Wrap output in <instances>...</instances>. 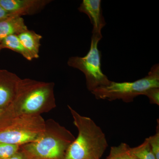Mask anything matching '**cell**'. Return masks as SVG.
<instances>
[{"mask_svg":"<svg viewBox=\"0 0 159 159\" xmlns=\"http://www.w3.org/2000/svg\"><path fill=\"white\" fill-rule=\"evenodd\" d=\"M75 139L70 131L51 119L46 122L42 135L34 142L21 146L20 150L27 159H64Z\"/></svg>","mask_w":159,"mask_h":159,"instance_id":"3957f363","label":"cell"},{"mask_svg":"<svg viewBox=\"0 0 159 159\" xmlns=\"http://www.w3.org/2000/svg\"><path fill=\"white\" fill-rule=\"evenodd\" d=\"M0 45L2 49H10L20 54L29 61L33 59L31 54L25 48L17 35L7 36L1 42Z\"/></svg>","mask_w":159,"mask_h":159,"instance_id":"7c38bea8","label":"cell"},{"mask_svg":"<svg viewBox=\"0 0 159 159\" xmlns=\"http://www.w3.org/2000/svg\"><path fill=\"white\" fill-rule=\"evenodd\" d=\"M130 148L125 143L112 146L111 148L109 155L106 159H137L131 152Z\"/></svg>","mask_w":159,"mask_h":159,"instance_id":"4fadbf2b","label":"cell"},{"mask_svg":"<svg viewBox=\"0 0 159 159\" xmlns=\"http://www.w3.org/2000/svg\"><path fill=\"white\" fill-rule=\"evenodd\" d=\"M45 128L46 122L40 116H16L0 131V142L21 146L37 140Z\"/></svg>","mask_w":159,"mask_h":159,"instance_id":"8992f818","label":"cell"},{"mask_svg":"<svg viewBox=\"0 0 159 159\" xmlns=\"http://www.w3.org/2000/svg\"><path fill=\"white\" fill-rule=\"evenodd\" d=\"M151 150L157 159H159V121L157 125L156 133L153 135L147 138Z\"/></svg>","mask_w":159,"mask_h":159,"instance_id":"e0dca14e","label":"cell"},{"mask_svg":"<svg viewBox=\"0 0 159 159\" xmlns=\"http://www.w3.org/2000/svg\"><path fill=\"white\" fill-rule=\"evenodd\" d=\"M130 150L137 159H157L151 150L147 139L139 146L130 148Z\"/></svg>","mask_w":159,"mask_h":159,"instance_id":"5bb4252c","label":"cell"},{"mask_svg":"<svg viewBox=\"0 0 159 159\" xmlns=\"http://www.w3.org/2000/svg\"><path fill=\"white\" fill-rule=\"evenodd\" d=\"M12 16H16L14 15L10 14L9 12L6 11L4 8L0 5V21L6 19L7 18Z\"/></svg>","mask_w":159,"mask_h":159,"instance_id":"d6986e66","label":"cell"},{"mask_svg":"<svg viewBox=\"0 0 159 159\" xmlns=\"http://www.w3.org/2000/svg\"><path fill=\"white\" fill-rule=\"evenodd\" d=\"M20 79L12 72L0 69V108H8L11 106Z\"/></svg>","mask_w":159,"mask_h":159,"instance_id":"ba28073f","label":"cell"},{"mask_svg":"<svg viewBox=\"0 0 159 159\" xmlns=\"http://www.w3.org/2000/svg\"><path fill=\"white\" fill-rule=\"evenodd\" d=\"M20 146L0 142V159H7L19 151Z\"/></svg>","mask_w":159,"mask_h":159,"instance_id":"2e32d148","label":"cell"},{"mask_svg":"<svg viewBox=\"0 0 159 159\" xmlns=\"http://www.w3.org/2000/svg\"><path fill=\"white\" fill-rule=\"evenodd\" d=\"M20 151V150H19ZM7 159H27L25 156L21 152H18L17 153L15 154L12 156Z\"/></svg>","mask_w":159,"mask_h":159,"instance_id":"ffe728a7","label":"cell"},{"mask_svg":"<svg viewBox=\"0 0 159 159\" xmlns=\"http://www.w3.org/2000/svg\"><path fill=\"white\" fill-rule=\"evenodd\" d=\"M28 30L22 16H12L0 21V43L7 36L18 35Z\"/></svg>","mask_w":159,"mask_h":159,"instance_id":"30bf717a","label":"cell"},{"mask_svg":"<svg viewBox=\"0 0 159 159\" xmlns=\"http://www.w3.org/2000/svg\"><path fill=\"white\" fill-rule=\"evenodd\" d=\"M54 83L20 79L10 107L16 116H40L56 107Z\"/></svg>","mask_w":159,"mask_h":159,"instance_id":"7a4b0ae2","label":"cell"},{"mask_svg":"<svg viewBox=\"0 0 159 159\" xmlns=\"http://www.w3.org/2000/svg\"><path fill=\"white\" fill-rule=\"evenodd\" d=\"M78 10L88 16L93 26L92 34H102L101 31L106 23L102 15L101 1L83 0Z\"/></svg>","mask_w":159,"mask_h":159,"instance_id":"9c48e42d","label":"cell"},{"mask_svg":"<svg viewBox=\"0 0 159 159\" xmlns=\"http://www.w3.org/2000/svg\"><path fill=\"white\" fill-rule=\"evenodd\" d=\"M2 48H1V45H0V51H1V50H2Z\"/></svg>","mask_w":159,"mask_h":159,"instance_id":"44dd1931","label":"cell"},{"mask_svg":"<svg viewBox=\"0 0 159 159\" xmlns=\"http://www.w3.org/2000/svg\"><path fill=\"white\" fill-rule=\"evenodd\" d=\"M159 88V65L152 67L148 75L133 82L111 81L108 85L98 88L91 92L98 99L109 101L120 99L123 102H133L135 97L144 95L148 89Z\"/></svg>","mask_w":159,"mask_h":159,"instance_id":"277c9868","label":"cell"},{"mask_svg":"<svg viewBox=\"0 0 159 159\" xmlns=\"http://www.w3.org/2000/svg\"><path fill=\"white\" fill-rule=\"evenodd\" d=\"M50 2L46 0H0V5L10 14L22 16L36 13Z\"/></svg>","mask_w":159,"mask_h":159,"instance_id":"52a82bcc","label":"cell"},{"mask_svg":"<svg viewBox=\"0 0 159 159\" xmlns=\"http://www.w3.org/2000/svg\"><path fill=\"white\" fill-rule=\"evenodd\" d=\"M16 117L10 107L6 108H0V131L9 125Z\"/></svg>","mask_w":159,"mask_h":159,"instance_id":"9a60e30c","label":"cell"},{"mask_svg":"<svg viewBox=\"0 0 159 159\" xmlns=\"http://www.w3.org/2000/svg\"><path fill=\"white\" fill-rule=\"evenodd\" d=\"M143 95L148 97L151 104L159 105V88L148 89Z\"/></svg>","mask_w":159,"mask_h":159,"instance_id":"ac0fdd59","label":"cell"},{"mask_svg":"<svg viewBox=\"0 0 159 159\" xmlns=\"http://www.w3.org/2000/svg\"><path fill=\"white\" fill-rule=\"evenodd\" d=\"M68 107L78 133L64 159H100L108 146L105 134L90 118L81 116L70 106Z\"/></svg>","mask_w":159,"mask_h":159,"instance_id":"6da1fadb","label":"cell"},{"mask_svg":"<svg viewBox=\"0 0 159 159\" xmlns=\"http://www.w3.org/2000/svg\"><path fill=\"white\" fill-rule=\"evenodd\" d=\"M17 36L23 46L31 54L33 59L38 58L41 40L42 39V35L34 31L28 29Z\"/></svg>","mask_w":159,"mask_h":159,"instance_id":"8fae6325","label":"cell"},{"mask_svg":"<svg viewBox=\"0 0 159 159\" xmlns=\"http://www.w3.org/2000/svg\"><path fill=\"white\" fill-rule=\"evenodd\" d=\"M102 37V34H92L90 48L87 54L83 57H72L68 61L69 66L84 74L87 88L91 92L108 85L111 82L101 69V52L98 49V43Z\"/></svg>","mask_w":159,"mask_h":159,"instance_id":"5b68a950","label":"cell"}]
</instances>
